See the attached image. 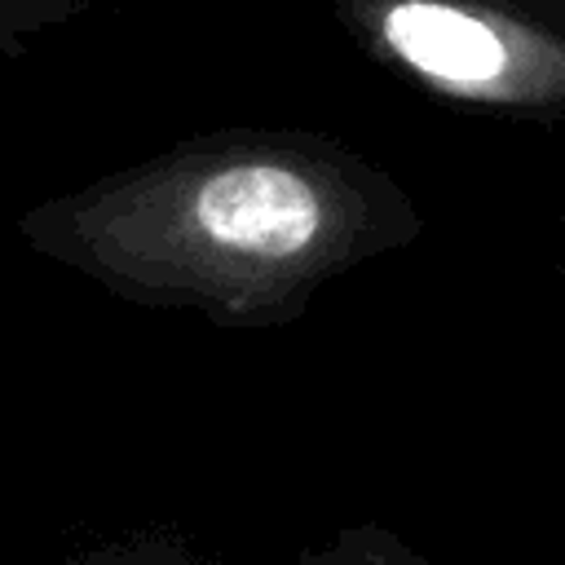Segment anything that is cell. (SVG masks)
<instances>
[{"instance_id":"6da1fadb","label":"cell","mask_w":565,"mask_h":565,"mask_svg":"<svg viewBox=\"0 0 565 565\" xmlns=\"http://www.w3.org/2000/svg\"><path fill=\"white\" fill-rule=\"evenodd\" d=\"M335 22L419 84L472 102L565 93V0H327Z\"/></svg>"},{"instance_id":"7a4b0ae2","label":"cell","mask_w":565,"mask_h":565,"mask_svg":"<svg viewBox=\"0 0 565 565\" xmlns=\"http://www.w3.org/2000/svg\"><path fill=\"white\" fill-rule=\"evenodd\" d=\"M150 212H181L190 234L225 256L287 260L331 221V168L291 137H216L119 185Z\"/></svg>"},{"instance_id":"3957f363","label":"cell","mask_w":565,"mask_h":565,"mask_svg":"<svg viewBox=\"0 0 565 565\" xmlns=\"http://www.w3.org/2000/svg\"><path fill=\"white\" fill-rule=\"evenodd\" d=\"M97 0H0V53H26L40 35L71 26Z\"/></svg>"}]
</instances>
